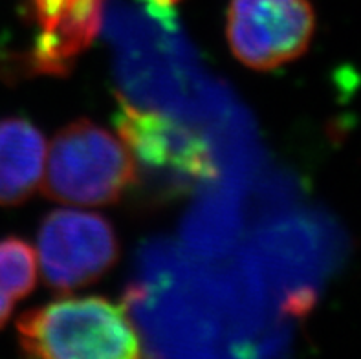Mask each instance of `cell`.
Wrapping results in <instances>:
<instances>
[{"label":"cell","instance_id":"cell-1","mask_svg":"<svg viewBox=\"0 0 361 359\" xmlns=\"http://www.w3.org/2000/svg\"><path fill=\"white\" fill-rule=\"evenodd\" d=\"M20 348L50 359H133L142 354L127 312L101 297L61 299L18 319Z\"/></svg>","mask_w":361,"mask_h":359},{"label":"cell","instance_id":"cell-2","mask_svg":"<svg viewBox=\"0 0 361 359\" xmlns=\"http://www.w3.org/2000/svg\"><path fill=\"white\" fill-rule=\"evenodd\" d=\"M136 182V164L121 140L92 121H75L54 138L44 193L73 205H106Z\"/></svg>","mask_w":361,"mask_h":359},{"label":"cell","instance_id":"cell-3","mask_svg":"<svg viewBox=\"0 0 361 359\" xmlns=\"http://www.w3.org/2000/svg\"><path fill=\"white\" fill-rule=\"evenodd\" d=\"M316 13L308 0H231L229 48L253 70H274L308 50Z\"/></svg>","mask_w":361,"mask_h":359},{"label":"cell","instance_id":"cell-4","mask_svg":"<svg viewBox=\"0 0 361 359\" xmlns=\"http://www.w3.org/2000/svg\"><path fill=\"white\" fill-rule=\"evenodd\" d=\"M37 259L51 288L70 291L103 277L118 260V237L96 213L61 209L48 214L37 235Z\"/></svg>","mask_w":361,"mask_h":359},{"label":"cell","instance_id":"cell-5","mask_svg":"<svg viewBox=\"0 0 361 359\" xmlns=\"http://www.w3.org/2000/svg\"><path fill=\"white\" fill-rule=\"evenodd\" d=\"M116 127L134 164L154 176L192 182L215 173L204 138L160 112L140 110L119 99Z\"/></svg>","mask_w":361,"mask_h":359},{"label":"cell","instance_id":"cell-6","mask_svg":"<svg viewBox=\"0 0 361 359\" xmlns=\"http://www.w3.org/2000/svg\"><path fill=\"white\" fill-rule=\"evenodd\" d=\"M105 0H46L33 4L39 37L32 66L41 73L61 75L87 50L103 20Z\"/></svg>","mask_w":361,"mask_h":359},{"label":"cell","instance_id":"cell-7","mask_svg":"<svg viewBox=\"0 0 361 359\" xmlns=\"http://www.w3.org/2000/svg\"><path fill=\"white\" fill-rule=\"evenodd\" d=\"M44 159V138L33 123L0 119V205H17L33 195L42 182Z\"/></svg>","mask_w":361,"mask_h":359},{"label":"cell","instance_id":"cell-8","mask_svg":"<svg viewBox=\"0 0 361 359\" xmlns=\"http://www.w3.org/2000/svg\"><path fill=\"white\" fill-rule=\"evenodd\" d=\"M37 255L23 238L0 241V328L9 319L18 299L35 288Z\"/></svg>","mask_w":361,"mask_h":359},{"label":"cell","instance_id":"cell-9","mask_svg":"<svg viewBox=\"0 0 361 359\" xmlns=\"http://www.w3.org/2000/svg\"><path fill=\"white\" fill-rule=\"evenodd\" d=\"M143 8L149 9V13L154 15L156 18H160L164 23L171 20L174 17L173 8L178 4L180 0H142Z\"/></svg>","mask_w":361,"mask_h":359},{"label":"cell","instance_id":"cell-10","mask_svg":"<svg viewBox=\"0 0 361 359\" xmlns=\"http://www.w3.org/2000/svg\"><path fill=\"white\" fill-rule=\"evenodd\" d=\"M37 2H44V0H33V4H37Z\"/></svg>","mask_w":361,"mask_h":359}]
</instances>
